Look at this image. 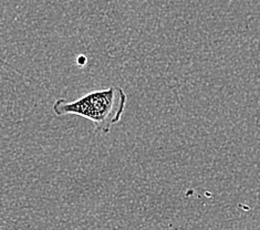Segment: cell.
<instances>
[{
    "label": "cell",
    "mask_w": 260,
    "mask_h": 230,
    "mask_svg": "<svg viewBox=\"0 0 260 230\" xmlns=\"http://www.w3.org/2000/svg\"><path fill=\"white\" fill-rule=\"evenodd\" d=\"M126 101L124 90L120 86H110L86 93L74 101L58 98L53 103L52 111L58 116L84 117L93 124L96 133L109 134L114 124L121 121Z\"/></svg>",
    "instance_id": "6da1fadb"
},
{
    "label": "cell",
    "mask_w": 260,
    "mask_h": 230,
    "mask_svg": "<svg viewBox=\"0 0 260 230\" xmlns=\"http://www.w3.org/2000/svg\"><path fill=\"white\" fill-rule=\"evenodd\" d=\"M86 62H88V59H86V57L83 54H80L79 57L77 58V63L80 67H84L86 64Z\"/></svg>",
    "instance_id": "7a4b0ae2"
}]
</instances>
